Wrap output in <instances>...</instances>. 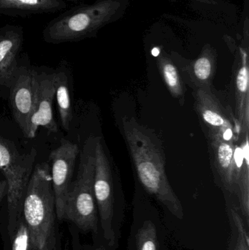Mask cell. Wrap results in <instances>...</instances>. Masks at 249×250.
<instances>
[{
	"label": "cell",
	"instance_id": "cell-16",
	"mask_svg": "<svg viewBox=\"0 0 249 250\" xmlns=\"http://www.w3.org/2000/svg\"><path fill=\"white\" fill-rule=\"evenodd\" d=\"M241 142L235 145V194L239 200L241 214L249 224V132L241 135Z\"/></svg>",
	"mask_w": 249,
	"mask_h": 250
},
{
	"label": "cell",
	"instance_id": "cell-10",
	"mask_svg": "<svg viewBox=\"0 0 249 250\" xmlns=\"http://www.w3.org/2000/svg\"><path fill=\"white\" fill-rule=\"evenodd\" d=\"M208 146L216 182L230 193L235 194V142L220 134L207 132Z\"/></svg>",
	"mask_w": 249,
	"mask_h": 250
},
{
	"label": "cell",
	"instance_id": "cell-21",
	"mask_svg": "<svg viewBox=\"0 0 249 250\" xmlns=\"http://www.w3.org/2000/svg\"><path fill=\"white\" fill-rule=\"evenodd\" d=\"M136 250H159L157 230L152 221H146L136 235Z\"/></svg>",
	"mask_w": 249,
	"mask_h": 250
},
{
	"label": "cell",
	"instance_id": "cell-5",
	"mask_svg": "<svg viewBox=\"0 0 249 250\" xmlns=\"http://www.w3.org/2000/svg\"><path fill=\"white\" fill-rule=\"evenodd\" d=\"M36 156L35 148L20 154L13 143L0 137V170L7 185V239L13 234L21 217L23 199Z\"/></svg>",
	"mask_w": 249,
	"mask_h": 250
},
{
	"label": "cell",
	"instance_id": "cell-3",
	"mask_svg": "<svg viewBox=\"0 0 249 250\" xmlns=\"http://www.w3.org/2000/svg\"><path fill=\"white\" fill-rule=\"evenodd\" d=\"M129 0H96L64 10L47 23L42 30L44 41L58 44L94 38L101 29L121 19Z\"/></svg>",
	"mask_w": 249,
	"mask_h": 250
},
{
	"label": "cell",
	"instance_id": "cell-20",
	"mask_svg": "<svg viewBox=\"0 0 249 250\" xmlns=\"http://www.w3.org/2000/svg\"><path fill=\"white\" fill-rule=\"evenodd\" d=\"M7 250H31L32 247L30 232L22 217L19 219L16 229L10 238L7 239Z\"/></svg>",
	"mask_w": 249,
	"mask_h": 250
},
{
	"label": "cell",
	"instance_id": "cell-2",
	"mask_svg": "<svg viewBox=\"0 0 249 250\" xmlns=\"http://www.w3.org/2000/svg\"><path fill=\"white\" fill-rule=\"evenodd\" d=\"M21 217L30 232L33 248L61 249L55 196L48 163H39L34 167L23 199Z\"/></svg>",
	"mask_w": 249,
	"mask_h": 250
},
{
	"label": "cell",
	"instance_id": "cell-23",
	"mask_svg": "<svg viewBox=\"0 0 249 250\" xmlns=\"http://www.w3.org/2000/svg\"><path fill=\"white\" fill-rule=\"evenodd\" d=\"M72 250H85L81 249V248H79L78 245L76 243V239L75 238H73L72 239Z\"/></svg>",
	"mask_w": 249,
	"mask_h": 250
},
{
	"label": "cell",
	"instance_id": "cell-17",
	"mask_svg": "<svg viewBox=\"0 0 249 250\" xmlns=\"http://www.w3.org/2000/svg\"><path fill=\"white\" fill-rule=\"evenodd\" d=\"M158 69L167 89L181 106L185 104L186 88L184 81L170 55L162 50L156 57Z\"/></svg>",
	"mask_w": 249,
	"mask_h": 250
},
{
	"label": "cell",
	"instance_id": "cell-25",
	"mask_svg": "<svg viewBox=\"0 0 249 250\" xmlns=\"http://www.w3.org/2000/svg\"><path fill=\"white\" fill-rule=\"evenodd\" d=\"M41 250L38 249V248H32V250ZM59 250H61V249H60Z\"/></svg>",
	"mask_w": 249,
	"mask_h": 250
},
{
	"label": "cell",
	"instance_id": "cell-19",
	"mask_svg": "<svg viewBox=\"0 0 249 250\" xmlns=\"http://www.w3.org/2000/svg\"><path fill=\"white\" fill-rule=\"evenodd\" d=\"M230 212L235 239L232 241L231 250H249L248 230L246 229L242 217L235 207H231Z\"/></svg>",
	"mask_w": 249,
	"mask_h": 250
},
{
	"label": "cell",
	"instance_id": "cell-18",
	"mask_svg": "<svg viewBox=\"0 0 249 250\" xmlns=\"http://www.w3.org/2000/svg\"><path fill=\"white\" fill-rule=\"evenodd\" d=\"M55 96L62 127L69 130L73 120L71 100L68 87V79L64 71L55 73Z\"/></svg>",
	"mask_w": 249,
	"mask_h": 250
},
{
	"label": "cell",
	"instance_id": "cell-1",
	"mask_svg": "<svg viewBox=\"0 0 249 250\" xmlns=\"http://www.w3.org/2000/svg\"><path fill=\"white\" fill-rule=\"evenodd\" d=\"M123 132L140 183L168 211L184 218L182 204L171 187L165 170L163 147L157 135L133 117L122 120Z\"/></svg>",
	"mask_w": 249,
	"mask_h": 250
},
{
	"label": "cell",
	"instance_id": "cell-9",
	"mask_svg": "<svg viewBox=\"0 0 249 250\" xmlns=\"http://www.w3.org/2000/svg\"><path fill=\"white\" fill-rule=\"evenodd\" d=\"M194 108L207 132L220 134L235 142V134L241 135L236 120H231L219 100L212 92L211 88L203 87L194 90Z\"/></svg>",
	"mask_w": 249,
	"mask_h": 250
},
{
	"label": "cell",
	"instance_id": "cell-7",
	"mask_svg": "<svg viewBox=\"0 0 249 250\" xmlns=\"http://www.w3.org/2000/svg\"><path fill=\"white\" fill-rule=\"evenodd\" d=\"M16 76L10 88V104L16 123L27 137L29 122L38 104L39 74L32 69L18 67Z\"/></svg>",
	"mask_w": 249,
	"mask_h": 250
},
{
	"label": "cell",
	"instance_id": "cell-13",
	"mask_svg": "<svg viewBox=\"0 0 249 250\" xmlns=\"http://www.w3.org/2000/svg\"><path fill=\"white\" fill-rule=\"evenodd\" d=\"M24 41V30L19 25L0 27V84L11 82L18 68V56Z\"/></svg>",
	"mask_w": 249,
	"mask_h": 250
},
{
	"label": "cell",
	"instance_id": "cell-15",
	"mask_svg": "<svg viewBox=\"0 0 249 250\" xmlns=\"http://www.w3.org/2000/svg\"><path fill=\"white\" fill-rule=\"evenodd\" d=\"M248 48H240V60L234 73L235 120L241 132H249V89Z\"/></svg>",
	"mask_w": 249,
	"mask_h": 250
},
{
	"label": "cell",
	"instance_id": "cell-11",
	"mask_svg": "<svg viewBox=\"0 0 249 250\" xmlns=\"http://www.w3.org/2000/svg\"><path fill=\"white\" fill-rule=\"evenodd\" d=\"M170 57L179 70L184 83L193 90L211 87L216 70V54L210 46L206 47L194 60H188L175 52Z\"/></svg>",
	"mask_w": 249,
	"mask_h": 250
},
{
	"label": "cell",
	"instance_id": "cell-8",
	"mask_svg": "<svg viewBox=\"0 0 249 250\" xmlns=\"http://www.w3.org/2000/svg\"><path fill=\"white\" fill-rule=\"evenodd\" d=\"M78 154V146L65 139L61 140L59 146L50 154L52 173L51 180L58 221L64 220L66 199L71 185Z\"/></svg>",
	"mask_w": 249,
	"mask_h": 250
},
{
	"label": "cell",
	"instance_id": "cell-4",
	"mask_svg": "<svg viewBox=\"0 0 249 250\" xmlns=\"http://www.w3.org/2000/svg\"><path fill=\"white\" fill-rule=\"evenodd\" d=\"M97 137L87 138L80 152L77 177L66 199L64 220L85 232L98 231L99 216L94 192L95 146Z\"/></svg>",
	"mask_w": 249,
	"mask_h": 250
},
{
	"label": "cell",
	"instance_id": "cell-6",
	"mask_svg": "<svg viewBox=\"0 0 249 250\" xmlns=\"http://www.w3.org/2000/svg\"><path fill=\"white\" fill-rule=\"evenodd\" d=\"M94 192L104 238L110 245H113L115 242V232L113 228L114 188L112 171L109 160L99 137H97L95 146Z\"/></svg>",
	"mask_w": 249,
	"mask_h": 250
},
{
	"label": "cell",
	"instance_id": "cell-14",
	"mask_svg": "<svg viewBox=\"0 0 249 250\" xmlns=\"http://www.w3.org/2000/svg\"><path fill=\"white\" fill-rule=\"evenodd\" d=\"M80 4L81 0H0V15L27 18L64 11Z\"/></svg>",
	"mask_w": 249,
	"mask_h": 250
},
{
	"label": "cell",
	"instance_id": "cell-24",
	"mask_svg": "<svg viewBox=\"0 0 249 250\" xmlns=\"http://www.w3.org/2000/svg\"><path fill=\"white\" fill-rule=\"evenodd\" d=\"M194 1H199V2L205 3V4H213L219 1V0H194Z\"/></svg>",
	"mask_w": 249,
	"mask_h": 250
},
{
	"label": "cell",
	"instance_id": "cell-22",
	"mask_svg": "<svg viewBox=\"0 0 249 250\" xmlns=\"http://www.w3.org/2000/svg\"><path fill=\"white\" fill-rule=\"evenodd\" d=\"M7 185L6 180H0V202L7 195Z\"/></svg>",
	"mask_w": 249,
	"mask_h": 250
},
{
	"label": "cell",
	"instance_id": "cell-12",
	"mask_svg": "<svg viewBox=\"0 0 249 250\" xmlns=\"http://www.w3.org/2000/svg\"><path fill=\"white\" fill-rule=\"evenodd\" d=\"M55 97V73L39 74V95L36 110L29 122L26 138H33L39 126L49 132H57L58 126L53 112V102Z\"/></svg>",
	"mask_w": 249,
	"mask_h": 250
}]
</instances>
